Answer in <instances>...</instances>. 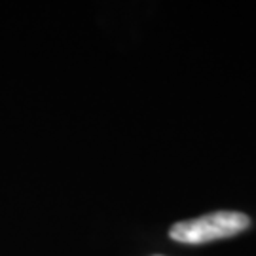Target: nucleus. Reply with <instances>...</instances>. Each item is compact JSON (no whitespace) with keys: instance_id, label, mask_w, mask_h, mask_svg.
Masks as SVG:
<instances>
[{"instance_id":"obj_1","label":"nucleus","mask_w":256,"mask_h":256,"mask_svg":"<svg viewBox=\"0 0 256 256\" xmlns=\"http://www.w3.org/2000/svg\"><path fill=\"white\" fill-rule=\"evenodd\" d=\"M250 220L247 214L238 212V210H216L200 218L182 220L176 222L169 236L171 239L186 245H200V243H209L216 239L234 238L241 234L243 230L248 228Z\"/></svg>"}]
</instances>
